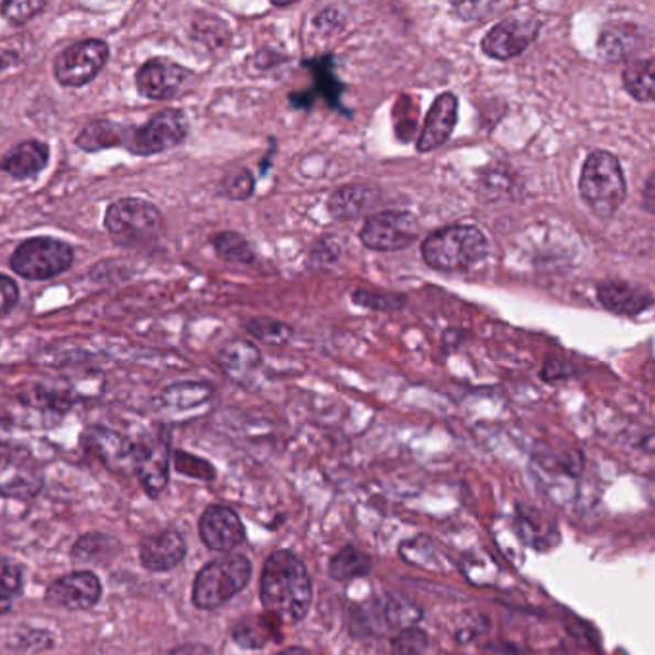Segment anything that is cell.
I'll use <instances>...</instances> for the list:
<instances>
[{"instance_id": "cell-23", "label": "cell", "mask_w": 655, "mask_h": 655, "mask_svg": "<svg viewBox=\"0 0 655 655\" xmlns=\"http://www.w3.org/2000/svg\"><path fill=\"white\" fill-rule=\"evenodd\" d=\"M48 159H51L48 144L31 139L10 149L4 154V159L0 160V170L12 179L25 182L37 177L48 164Z\"/></svg>"}, {"instance_id": "cell-3", "label": "cell", "mask_w": 655, "mask_h": 655, "mask_svg": "<svg viewBox=\"0 0 655 655\" xmlns=\"http://www.w3.org/2000/svg\"><path fill=\"white\" fill-rule=\"evenodd\" d=\"M580 198L596 218L608 221L626 200V179L618 156L610 151L590 152L579 177Z\"/></svg>"}, {"instance_id": "cell-13", "label": "cell", "mask_w": 655, "mask_h": 655, "mask_svg": "<svg viewBox=\"0 0 655 655\" xmlns=\"http://www.w3.org/2000/svg\"><path fill=\"white\" fill-rule=\"evenodd\" d=\"M45 487V474L30 456L0 452V496L33 500Z\"/></svg>"}, {"instance_id": "cell-10", "label": "cell", "mask_w": 655, "mask_h": 655, "mask_svg": "<svg viewBox=\"0 0 655 655\" xmlns=\"http://www.w3.org/2000/svg\"><path fill=\"white\" fill-rule=\"evenodd\" d=\"M541 30L543 22L536 14L507 15L482 37V53L492 61H513L535 45Z\"/></svg>"}, {"instance_id": "cell-41", "label": "cell", "mask_w": 655, "mask_h": 655, "mask_svg": "<svg viewBox=\"0 0 655 655\" xmlns=\"http://www.w3.org/2000/svg\"><path fill=\"white\" fill-rule=\"evenodd\" d=\"M327 22L324 30L327 33H331V31H337L342 28V23H345V18L342 14H339V10L335 7L325 8L324 12H319L316 18V25H324Z\"/></svg>"}, {"instance_id": "cell-5", "label": "cell", "mask_w": 655, "mask_h": 655, "mask_svg": "<svg viewBox=\"0 0 655 655\" xmlns=\"http://www.w3.org/2000/svg\"><path fill=\"white\" fill-rule=\"evenodd\" d=\"M252 579V564L242 554H229L214 559L196 572L193 585V603L203 611H214L226 605L242 592Z\"/></svg>"}, {"instance_id": "cell-38", "label": "cell", "mask_w": 655, "mask_h": 655, "mask_svg": "<svg viewBox=\"0 0 655 655\" xmlns=\"http://www.w3.org/2000/svg\"><path fill=\"white\" fill-rule=\"evenodd\" d=\"M210 394L211 389L210 386H206V384L182 383L167 391V396H170L167 402L179 407H190L196 406V404H203Z\"/></svg>"}, {"instance_id": "cell-19", "label": "cell", "mask_w": 655, "mask_h": 655, "mask_svg": "<svg viewBox=\"0 0 655 655\" xmlns=\"http://www.w3.org/2000/svg\"><path fill=\"white\" fill-rule=\"evenodd\" d=\"M304 66L314 74L316 84H314L312 91L293 92L291 102L296 108H312V105L316 102V98L321 97L327 100V105L331 106V108L340 110L342 108L340 97H342L345 85L340 84L337 74H335V56H331V54L317 56V58L304 62Z\"/></svg>"}, {"instance_id": "cell-17", "label": "cell", "mask_w": 655, "mask_h": 655, "mask_svg": "<svg viewBox=\"0 0 655 655\" xmlns=\"http://www.w3.org/2000/svg\"><path fill=\"white\" fill-rule=\"evenodd\" d=\"M458 112H460V100L454 92L446 91L435 98L425 118L422 135L417 139V152L427 154L448 143L458 123Z\"/></svg>"}, {"instance_id": "cell-24", "label": "cell", "mask_w": 655, "mask_h": 655, "mask_svg": "<svg viewBox=\"0 0 655 655\" xmlns=\"http://www.w3.org/2000/svg\"><path fill=\"white\" fill-rule=\"evenodd\" d=\"M218 363L229 379L244 381L260 368L262 352L250 340H231L219 350Z\"/></svg>"}, {"instance_id": "cell-35", "label": "cell", "mask_w": 655, "mask_h": 655, "mask_svg": "<svg viewBox=\"0 0 655 655\" xmlns=\"http://www.w3.org/2000/svg\"><path fill=\"white\" fill-rule=\"evenodd\" d=\"M221 193L234 203L247 200L254 195V175L250 174L247 167L231 172L221 183Z\"/></svg>"}, {"instance_id": "cell-27", "label": "cell", "mask_w": 655, "mask_h": 655, "mask_svg": "<svg viewBox=\"0 0 655 655\" xmlns=\"http://www.w3.org/2000/svg\"><path fill=\"white\" fill-rule=\"evenodd\" d=\"M654 58L649 56V58H642V61L629 62L625 69H623L625 91L642 105L654 102Z\"/></svg>"}, {"instance_id": "cell-37", "label": "cell", "mask_w": 655, "mask_h": 655, "mask_svg": "<svg viewBox=\"0 0 655 655\" xmlns=\"http://www.w3.org/2000/svg\"><path fill=\"white\" fill-rule=\"evenodd\" d=\"M45 8V0H12V2L0 4V14L8 22L22 25V23L30 22L31 18H35Z\"/></svg>"}, {"instance_id": "cell-33", "label": "cell", "mask_w": 655, "mask_h": 655, "mask_svg": "<svg viewBox=\"0 0 655 655\" xmlns=\"http://www.w3.org/2000/svg\"><path fill=\"white\" fill-rule=\"evenodd\" d=\"M352 302L362 308L373 309V312H399L406 306V296L386 293V291L358 288L352 293Z\"/></svg>"}, {"instance_id": "cell-39", "label": "cell", "mask_w": 655, "mask_h": 655, "mask_svg": "<svg viewBox=\"0 0 655 655\" xmlns=\"http://www.w3.org/2000/svg\"><path fill=\"white\" fill-rule=\"evenodd\" d=\"M20 301V286L12 277L0 273V317L8 316Z\"/></svg>"}, {"instance_id": "cell-44", "label": "cell", "mask_w": 655, "mask_h": 655, "mask_svg": "<svg viewBox=\"0 0 655 655\" xmlns=\"http://www.w3.org/2000/svg\"><path fill=\"white\" fill-rule=\"evenodd\" d=\"M280 655H309L308 652L304 648H298V646H294V648L285 649V652H281Z\"/></svg>"}, {"instance_id": "cell-14", "label": "cell", "mask_w": 655, "mask_h": 655, "mask_svg": "<svg viewBox=\"0 0 655 655\" xmlns=\"http://www.w3.org/2000/svg\"><path fill=\"white\" fill-rule=\"evenodd\" d=\"M170 460L172 448L166 433L137 445L135 474L149 496L159 498L166 490L170 482Z\"/></svg>"}, {"instance_id": "cell-31", "label": "cell", "mask_w": 655, "mask_h": 655, "mask_svg": "<svg viewBox=\"0 0 655 655\" xmlns=\"http://www.w3.org/2000/svg\"><path fill=\"white\" fill-rule=\"evenodd\" d=\"M23 594L22 567L0 558V615L14 610L15 603Z\"/></svg>"}, {"instance_id": "cell-43", "label": "cell", "mask_w": 655, "mask_h": 655, "mask_svg": "<svg viewBox=\"0 0 655 655\" xmlns=\"http://www.w3.org/2000/svg\"><path fill=\"white\" fill-rule=\"evenodd\" d=\"M15 62H18V56H15L14 53H10V51H0V74L7 72L10 66H14Z\"/></svg>"}, {"instance_id": "cell-11", "label": "cell", "mask_w": 655, "mask_h": 655, "mask_svg": "<svg viewBox=\"0 0 655 655\" xmlns=\"http://www.w3.org/2000/svg\"><path fill=\"white\" fill-rule=\"evenodd\" d=\"M195 72L170 58H151L137 69L139 95L151 100H172L182 97L195 85Z\"/></svg>"}, {"instance_id": "cell-42", "label": "cell", "mask_w": 655, "mask_h": 655, "mask_svg": "<svg viewBox=\"0 0 655 655\" xmlns=\"http://www.w3.org/2000/svg\"><path fill=\"white\" fill-rule=\"evenodd\" d=\"M654 175H648V182L644 185V208L649 211V214H654Z\"/></svg>"}, {"instance_id": "cell-6", "label": "cell", "mask_w": 655, "mask_h": 655, "mask_svg": "<svg viewBox=\"0 0 655 655\" xmlns=\"http://www.w3.org/2000/svg\"><path fill=\"white\" fill-rule=\"evenodd\" d=\"M74 249L53 237H35L22 242L10 256V268L28 281H48L68 272L74 264Z\"/></svg>"}, {"instance_id": "cell-29", "label": "cell", "mask_w": 655, "mask_h": 655, "mask_svg": "<svg viewBox=\"0 0 655 655\" xmlns=\"http://www.w3.org/2000/svg\"><path fill=\"white\" fill-rule=\"evenodd\" d=\"M373 561L365 552L358 550L356 546H345L342 550L331 559L329 564V575L332 579L345 580L360 579L370 575Z\"/></svg>"}, {"instance_id": "cell-36", "label": "cell", "mask_w": 655, "mask_h": 655, "mask_svg": "<svg viewBox=\"0 0 655 655\" xmlns=\"http://www.w3.org/2000/svg\"><path fill=\"white\" fill-rule=\"evenodd\" d=\"M429 646V636L422 629L407 626L392 638V655H422Z\"/></svg>"}, {"instance_id": "cell-7", "label": "cell", "mask_w": 655, "mask_h": 655, "mask_svg": "<svg viewBox=\"0 0 655 655\" xmlns=\"http://www.w3.org/2000/svg\"><path fill=\"white\" fill-rule=\"evenodd\" d=\"M187 135V116L182 110L167 108L154 113L141 128L129 129L123 149H128L135 156H154L179 146Z\"/></svg>"}, {"instance_id": "cell-32", "label": "cell", "mask_w": 655, "mask_h": 655, "mask_svg": "<svg viewBox=\"0 0 655 655\" xmlns=\"http://www.w3.org/2000/svg\"><path fill=\"white\" fill-rule=\"evenodd\" d=\"M244 327L254 339L262 340L265 345H273V347H283L293 339V327L280 319H272V317H252L244 324Z\"/></svg>"}, {"instance_id": "cell-9", "label": "cell", "mask_w": 655, "mask_h": 655, "mask_svg": "<svg viewBox=\"0 0 655 655\" xmlns=\"http://www.w3.org/2000/svg\"><path fill=\"white\" fill-rule=\"evenodd\" d=\"M110 61V46L102 39H85L64 48L54 61V77L62 87L77 89L95 81Z\"/></svg>"}, {"instance_id": "cell-18", "label": "cell", "mask_w": 655, "mask_h": 655, "mask_svg": "<svg viewBox=\"0 0 655 655\" xmlns=\"http://www.w3.org/2000/svg\"><path fill=\"white\" fill-rule=\"evenodd\" d=\"M185 556H187V543L174 528L144 536L139 544V559L146 571H172L182 564Z\"/></svg>"}, {"instance_id": "cell-30", "label": "cell", "mask_w": 655, "mask_h": 655, "mask_svg": "<svg viewBox=\"0 0 655 655\" xmlns=\"http://www.w3.org/2000/svg\"><path fill=\"white\" fill-rule=\"evenodd\" d=\"M214 250L223 262L229 264L250 265L256 262V252L242 234L234 231H221L211 239Z\"/></svg>"}, {"instance_id": "cell-22", "label": "cell", "mask_w": 655, "mask_h": 655, "mask_svg": "<svg viewBox=\"0 0 655 655\" xmlns=\"http://www.w3.org/2000/svg\"><path fill=\"white\" fill-rule=\"evenodd\" d=\"M379 200H381L379 188L354 183L332 190V195L327 200V211L331 214V218L339 221H352L373 210Z\"/></svg>"}, {"instance_id": "cell-4", "label": "cell", "mask_w": 655, "mask_h": 655, "mask_svg": "<svg viewBox=\"0 0 655 655\" xmlns=\"http://www.w3.org/2000/svg\"><path fill=\"white\" fill-rule=\"evenodd\" d=\"M105 227L116 244L141 250L154 247L164 233L162 211L143 198H121L108 206Z\"/></svg>"}, {"instance_id": "cell-21", "label": "cell", "mask_w": 655, "mask_h": 655, "mask_svg": "<svg viewBox=\"0 0 655 655\" xmlns=\"http://www.w3.org/2000/svg\"><path fill=\"white\" fill-rule=\"evenodd\" d=\"M642 48V33L631 22H608L598 37V56L603 62H629Z\"/></svg>"}, {"instance_id": "cell-15", "label": "cell", "mask_w": 655, "mask_h": 655, "mask_svg": "<svg viewBox=\"0 0 655 655\" xmlns=\"http://www.w3.org/2000/svg\"><path fill=\"white\" fill-rule=\"evenodd\" d=\"M198 535L210 550L231 552L241 546L247 531L241 517L227 505H208L198 520Z\"/></svg>"}, {"instance_id": "cell-2", "label": "cell", "mask_w": 655, "mask_h": 655, "mask_svg": "<svg viewBox=\"0 0 655 655\" xmlns=\"http://www.w3.org/2000/svg\"><path fill=\"white\" fill-rule=\"evenodd\" d=\"M489 252V241L479 227L446 226L427 234L422 258L430 270L443 273L468 272Z\"/></svg>"}, {"instance_id": "cell-40", "label": "cell", "mask_w": 655, "mask_h": 655, "mask_svg": "<svg viewBox=\"0 0 655 655\" xmlns=\"http://www.w3.org/2000/svg\"><path fill=\"white\" fill-rule=\"evenodd\" d=\"M340 256V247L339 242L335 241V239H321V241L317 242L316 249L312 252V256H309V264L312 265H321V264H335Z\"/></svg>"}, {"instance_id": "cell-20", "label": "cell", "mask_w": 655, "mask_h": 655, "mask_svg": "<svg viewBox=\"0 0 655 655\" xmlns=\"http://www.w3.org/2000/svg\"><path fill=\"white\" fill-rule=\"evenodd\" d=\"M598 301L603 308L618 316H638L654 304L649 288L623 280L598 283Z\"/></svg>"}, {"instance_id": "cell-25", "label": "cell", "mask_w": 655, "mask_h": 655, "mask_svg": "<svg viewBox=\"0 0 655 655\" xmlns=\"http://www.w3.org/2000/svg\"><path fill=\"white\" fill-rule=\"evenodd\" d=\"M129 129L121 128L110 120H95L85 125L77 135L76 144L85 152H100L106 149L125 146Z\"/></svg>"}, {"instance_id": "cell-26", "label": "cell", "mask_w": 655, "mask_h": 655, "mask_svg": "<svg viewBox=\"0 0 655 655\" xmlns=\"http://www.w3.org/2000/svg\"><path fill=\"white\" fill-rule=\"evenodd\" d=\"M118 554H120L118 538L100 531L85 533L72 546V558L81 564H106Z\"/></svg>"}, {"instance_id": "cell-34", "label": "cell", "mask_w": 655, "mask_h": 655, "mask_svg": "<svg viewBox=\"0 0 655 655\" xmlns=\"http://www.w3.org/2000/svg\"><path fill=\"white\" fill-rule=\"evenodd\" d=\"M174 468L177 473L187 474L190 479L198 481H214L216 479V469L210 461L203 460L193 454L177 450L174 454Z\"/></svg>"}, {"instance_id": "cell-8", "label": "cell", "mask_w": 655, "mask_h": 655, "mask_svg": "<svg viewBox=\"0 0 655 655\" xmlns=\"http://www.w3.org/2000/svg\"><path fill=\"white\" fill-rule=\"evenodd\" d=\"M422 234V223L415 214L406 210L376 211L368 216L360 231L365 249L375 252H399L414 244Z\"/></svg>"}, {"instance_id": "cell-12", "label": "cell", "mask_w": 655, "mask_h": 655, "mask_svg": "<svg viewBox=\"0 0 655 655\" xmlns=\"http://www.w3.org/2000/svg\"><path fill=\"white\" fill-rule=\"evenodd\" d=\"M102 598V582L92 571H76L54 580L46 588L45 602L58 610L85 611Z\"/></svg>"}, {"instance_id": "cell-16", "label": "cell", "mask_w": 655, "mask_h": 655, "mask_svg": "<svg viewBox=\"0 0 655 655\" xmlns=\"http://www.w3.org/2000/svg\"><path fill=\"white\" fill-rule=\"evenodd\" d=\"M84 445L97 460L105 463L113 473L135 474L137 445L116 430L89 429L85 433Z\"/></svg>"}, {"instance_id": "cell-28", "label": "cell", "mask_w": 655, "mask_h": 655, "mask_svg": "<svg viewBox=\"0 0 655 655\" xmlns=\"http://www.w3.org/2000/svg\"><path fill=\"white\" fill-rule=\"evenodd\" d=\"M231 636L241 648L262 649L275 636V626L268 615H249L237 621V625L231 629Z\"/></svg>"}, {"instance_id": "cell-1", "label": "cell", "mask_w": 655, "mask_h": 655, "mask_svg": "<svg viewBox=\"0 0 655 655\" xmlns=\"http://www.w3.org/2000/svg\"><path fill=\"white\" fill-rule=\"evenodd\" d=\"M312 598V579L304 561L288 550L272 554L260 580V600L268 618L283 625H296L308 615Z\"/></svg>"}]
</instances>
